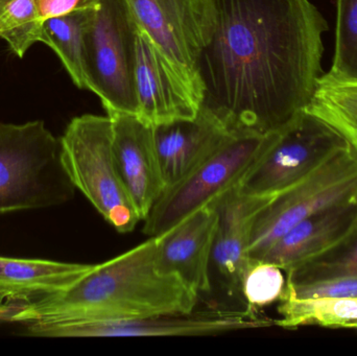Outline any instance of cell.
Wrapping results in <instances>:
<instances>
[{"instance_id":"obj_1","label":"cell","mask_w":357,"mask_h":356,"mask_svg":"<svg viewBox=\"0 0 357 356\" xmlns=\"http://www.w3.org/2000/svg\"><path fill=\"white\" fill-rule=\"evenodd\" d=\"M197 69L199 112L232 137L268 135L307 109L323 75L326 20L310 0H214Z\"/></svg>"},{"instance_id":"obj_2","label":"cell","mask_w":357,"mask_h":356,"mask_svg":"<svg viewBox=\"0 0 357 356\" xmlns=\"http://www.w3.org/2000/svg\"><path fill=\"white\" fill-rule=\"evenodd\" d=\"M157 238L142 242L69 288L25 301L10 322L111 323L195 311L199 295L156 265Z\"/></svg>"},{"instance_id":"obj_3","label":"cell","mask_w":357,"mask_h":356,"mask_svg":"<svg viewBox=\"0 0 357 356\" xmlns=\"http://www.w3.org/2000/svg\"><path fill=\"white\" fill-rule=\"evenodd\" d=\"M75 190L63 167L60 138L44 121L0 123V215L59 206Z\"/></svg>"},{"instance_id":"obj_4","label":"cell","mask_w":357,"mask_h":356,"mask_svg":"<svg viewBox=\"0 0 357 356\" xmlns=\"http://www.w3.org/2000/svg\"><path fill=\"white\" fill-rule=\"evenodd\" d=\"M112 136L108 115L75 117L60 138L61 159L75 189L116 231L129 233L142 219L119 175Z\"/></svg>"},{"instance_id":"obj_5","label":"cell","mask_w":357,"mask_h":356,"mask_svg":"<svg viewBox=\"0 0 357 356\" xmlns=\"http://www.w3.org/2000/svg\"><path fill=\"white\" fill-rule=\"evenodd\" d=\"M348 204H357V148L350 144L260 211L252 230L250 259L260 261L281 236L303 219Z\"/></svg>"},{"instance_id":"obj_6","label":"cell","mask_w":357,"mask_h":356,"mask_svg":"<svg viewBox=\"0 0 357 356\" xmlns=\"http://www.w3.org/2000/svg\"><path fill=\"white\" fill-rule=\"evenodd\" d=\"M136 29L126 0H100L86 31L89 90L100 98L108 115L137 113Z\"/></svg>"},{"instance_id":"obj_7","label":"cell","mask_w":357,"mask_h":356,"mask_svg":"<svg viewBox=\"0 0 357 356\" xmlns=\"http://www.w3.org/2000/svg\"><path fill=\"white\" fill-rule=\"evenodd\" d=\"M272 134L262 137L230 136L188 177L165 190L144 219V234L150 238L162 235L191 213L241 185L266 152Z\"/></svg>"},{"instance_id":"obj_8","label":"cell","mask_w":357,"mask_h":356,"mask_svg":"<svg viewBox=\"0 0 357 356\" xmlns=\"http://www.w3.org/2000/svg\"><path fill=\"white\" fill-rule=\"evenodd\" d=\"M348 146L347 139L333 125L303 111L272 134L268 148L243 180L239 190L274 199Z\"/></svg>"},{"instance_id":"obj_9","label":"cell","mask_w":357,"mask_h":356,"mask_svg":"<svg viewBox=\"0 0 357 356\" xmlns=\"http://www.w3.org/2000/svg\"><path fill=\"white\" fill-rule=\"evenodd\" d=\"M274 322L256 311H207L155 316L111 323H26V334L42 338H140V336H216L237 330L266 327Z\"/></svg>"},{"instance_id":"obj_10","label":"cell","mask_w":357,"mask_h":356,"mask_svg":"<svg viewBox=\"0 0 357 356\" xmlns=\"http://www.w3.org/2000/svg\"><path fill=\"white\" fill-rule=\"evenodd\" d=\"M136 117L146 125L193 119L203 102L201 81L171 60L137 24L135 37Z\"/></svg>"},{"instance_id":"obj_11","label":"cell","mask_w":357,"mask_h":356,"mask_svg":"<svg viewBox=\"0 0 357 356\" xmlns=\"http://www.w3.org/2000/svg\"><path fill=\"white\" fill-rule=\"evenodd\" d=\"M126 1L136 23L156 45L178 66L199 79L197 60L216 27L214 0Z\"/></svg>"},{"instance_id":"obj_12","label":"cell","mask_w":357,"mask_h":356,"mask_svg":"<svg viewBox=\"0 0 357 356\" xmlns=\"http://www.w3.org/2000/svg\"><path fill=\"white\" fill-rule=\"evenodd\" d=\"M218 222L213 201L156 238L159 271L176 276L199 296L211 292L210 268Z\"/></svg>"},{"instance_id":"obj_13","label":"cell","mask_w":357,"mask_h":356,"mask_svg":"<svg viewBox=\"0 0 357 356\" xmlns=\"http://www.w3.org/2000/svg\"><path fill=\"white\" fill-rule=\"evenodd\" d=\"M108 116L112 121L113 153L119 175L144 221L165 190L153 127L134 115Z\"/></svg>"},{"instance_id":"obj_14","label":"cell","mask_w":357,"mask_h":356,"mask_svg":"<svg viewBox=\"0 0 357 356\" xmlns=\"http://www.w3.org/2000/svg\"><path fill=\"white\" fill-rule=\"evenodd\" d=\"M272 200L243 194L238 186L215 200L218 222L211 265L231 296H241V278L250 263L249 246L254 223Z\"/></svg>"},{"instance_id":"obj_15","label":"cell","mask_w":357,"mask_h":356,"mask_svg":"<svg viewBox=\"0 0 357 356\" xmlns=\"http://www.w3.org/2000/svg\"><path fill=\"white\" fill-rule=\"evenodd\" d=\"M153 132L165 189L188 177L230 137L201 112L155 125Z\"/></svg>"},{"instance_id":"obj_16","label":"cell","mask_w":357,"mask_h":356,"mask_svg":"<svg viewBox=\"0 0 357 356\" xmlns=\"http://www.w3.org/2000/svg\"><path fill=\"white\" fill-rule=\"evenodd\" d=\"M357 222V204L341 205L300 222L281 236L260 261L285 273L320 256L337 245Z\"/></svg>"},{"instance_id":"obj_17","label":"cell","mask_w":357,"mask_h":356,"mask_svg":"<svg viewBox=\"0 0 357 356\" xmlns=\"http://www.w3.org/2000/svg\"><path fill=\"white\" fill-rule=\"evenodd\" d=\"M94 265L0 257V294L29 300L58 292L79 281Z\"/></svg>"},{"instance_id":"obj_18","label":"cell","mask_w":357,"mask_h":356,"mask_svg":"<svg viewBox=\"0 0 357 356\" xmlns=\"http://www.w3.org/2000/svg\"><path fill=\"white\" fill-rule=\"evenodd\" d=\"M92 10H75L44 19L40 42L52 48L79 89L89 90L86 56V31Z\"/></svg>"},{"instance_id":"obj_19","label":"cell","mask_w":357,"mask_h":356,"mask_svg":"<svg viewBox=\"0 0 357 356\" xmlns=\"http://www.w3.org/2000/svg\"><path fill=\"white\" fill-rule=\"evenodd\" d=\"M280 319L275 325L285 330L303 326L349 328L357 321V298L281 299Z\"/></svg>"},{"instance_id":"obj_20","label":"cell","mask_w":357,"mask_h":356,"mask_svg":"<svg viewBox=\"0 0 357 356\" xmlns=\"http://www.w3.org/2000/svg\"><path fill=\"white\" fill-rule=\"evenodd\" d=\"M306 110L333 125L357 148V81L325 73Z\"/></svg>"},{"instance_id":"obj_21","label":"cell","mask_w":357,"mask_h":356,"mask_svg":"<svg viewBox=\"0 0 357 356\" xmlns=\"http://www.w3.org/2000/svg\"><path fill=\"white\" fill-rule=\"evenodd\" d=\"M350 276H357V222L333 248L287 273V282L314 284Z\"/></svg>"},{"instance_id":"obj_22","label":"cell","mask_w":357,"mask_h":356,"mask_svg":"<svg viewBox=\"0 0 357 356\" xmlns=\"http://www.w3.org/2000/svg\"><path fill=\"white\" fill-rule=\"evenodd\" d=\"M42 24L36 0H0V39L19 59L40 42Z\"/></svg>"},{"instance_id":"obj_23","label":"cell","mask_w":357,"mask_h":356,"mask_svg":"<svg viewBox=\"0 0 357 356\" xmlns=\"http://www.w3.org/2000/svg\"><path fill=\"white\" fill-rule=\"evenodd\" d=\"M335 49L328 75L357 81V0H337Z\"/></svg>"},{"instance_id":"obj_24","label":"cell","mask_w":357,"mask_h":356,"mask_svg":"<svg viewBox=\"0 0 357 356\" xmlns=\"http://www.w3.org/2000/svg\"><path fill=\"white\" fill-rule=\"evenodd\" d=\"M285 284L287 279L280 268L266 261L250 259L241 278V295L247 307L256 311L280 300Z\"/></svg>"},{"instance_id":"obj_25","label":"cell","mask_w":357,"mask_h":356,"mask_svg":"<svg viewBox=\"0 0 357 356\" xmlns=\"http://www.w3.org/2000/svg\"><path fill=\"white\" fill-rule=\"evenodd\" d=\"M357 298V276L335 278L314 284H285L281 299Z\"/></svg>"},{"instance_id":"obj_26","label":"cell","mask_w":357,"mask_h":356,"mask_svg":"<svg viewBox=\"0 0 357 356\" xmlns=\"http://www.w3.org/2000/svg\"><path fill=\"white\" fill-rule=\"evenodd\" d=\"M36 2L44 20L75 10L96 8L100 0H36Z\"/></svg>"},{"instance_id":"obj_27","label":"cell","mask_w":357,"mask_h":356,"mask_svg":"<svg viewBox=\"0 0 357 356\" xmlns=\"http://www.w3.org/2000/svg\"><path fill=\"white\" fill-rule=\"evenodd\" d=\"M25 301V299L14 298L0 294V322H10L13 316L20 309Z\"/></svg>"},{"instance_id":"obj_28","label":"cell","mask_w":357,"mask_h":356,"mask_svg":"<svg viewBox=\"0 0 357 356\" xmlns=\"http://www.w3.org/2000/svg\"><path fill=\"white\" fill-rule=\"evenodd\" d=\"M349 328H357V321L350 324Z\"/></svg>"}]
</instances>
